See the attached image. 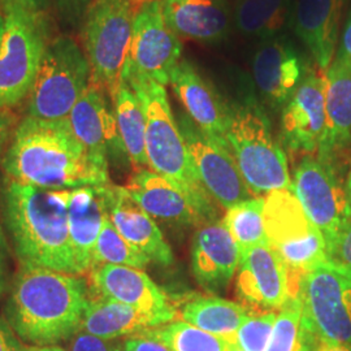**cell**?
<instances>
[{
  "label": "cell",
  "mask_w": 351,
  "mask_h": 351,
  "mask_svg": "<svg viewBox=\"0 0 351 351\" xmlns=\"http://www.w3.org/2000/svg\"><path fill=\"white\" fill-rule=\"evenodd\" d=\"M294 0H237L233 23L242 36L261 40L276 37L289 25Z\"/></svg>",
  "instance_id": "f1b7e54d"
},
{
  "label": "cell",
  "mask_w": 351,
  "mask_h": 351,
  "mask_svg": "<svg viewBox=\"0 0 351 351\" xmlns=\"http://www.w3.org/2000/svg\"><path fill=\"white\" fill-rule=\"evenodd\" d=\"M335 60L351 66V11L339 38V46L336 51Z\"/></svg>",
  "instance_id": "b9f144b4"
},
{
  "label": "cell",
  "mask_w": 351,
  "mask_h": 351,
  "mask_svg": "<svg viewBox=\"0 0 351 351\" xmlns=\"http://www.w3.org/2000/svg\"><path fill=\"white\" fill-rule=\"evenodd\" d=\"M297 351H351V345H342L322 339L303 326L301 320V332Z\"/></svg>",
  "instance_id": "74e56055"
},
{
  "label": "cell",
  "mask_w": 351,
  "mask_h": 351,
  "mask_svg": "<svg viewBox=\"0 0 351 351\" xmlns=\"http://www.w3.org/2000/svg\"><path fill=\"white\" fill-rule=\"evenodd\" d=\"M108 217L120 236L150 261L162 265L173 263V252L154 217L129 195L125 188L108 185Z\"/></svg>",
  "instance_id": "cb8c5ba5"
},
{
  "label": "cell",
  "mask_w": 351,
  "mask_h": 351,
  "mask_svg": "<svg viewBox=\"0 0 351 351\" xmlns=\"http://www.w3.org/2000/svg\"><path fill=\"white\" fill-rule=\"evenodd\" d=\"M346 0H294L289 26L324 73L333 63Z\"/></svg>",
  "instance_id": "ac0fdd59"
},
{
  "label": "cell",
  "mask_w": 351,
  "mask_h": 351,
  "mask_svg": "<svg viewBox=\"0 0 351 351\" xmlns=\"http://www.w3.org/2000/svg\"><path fill=\"white\" fill-rule=\"evenodd\" d=\"M113 351H124V348L123 346H114Z\"/></svg>",
  "instance_id": "f907efd6"
},
{
  "label": "cell",
  "mask_w": 351,
  "mask_h": 351,
  "mask_svg": "<svg viewBox=\"0 0 351 351\" xmlns=\"http://www.w3.org/2000/svg\"><path fill=\"white\" fill-rule=\"evenodd\" d=\"M88 301V285L80 275L21 267L7 303V323L27 343L51 346L81 329Z\"/></svg>",
  "instance_id": "7a4b0ae2"
},
{
  "label": "cell",
  "mask_w": 351,
  "mask_h": 351,
  "mask_svg": "<svg viewBox=\"0 0 351 351\" xmlns=\"http://www.w3.org/2000/svg\"><path fill=\"white\" fill-rule=\"evenodd\" d=\"M265 234L269 247L300 277L328 263L326 242L291 190H274L263 197Z\"/></svg>",
  "instance_id": "ba28073f"
},
{
  "label": "cell",
  "mask_w": 351,
  "mask_h": 351,
  "mask_svg": "<svg viewBox=\"0 0 351 351\" xmlns=\"http://www.w3.org/2000/svg\"><path fill=\"white\" fill-rule=\"evenodd\" d=\"M182 40L165 24L162 1L142 0L134 14L126 75H143L167 86L182 60Z\"/></svg>",
  "instance_id": "7c38bea8"
},
{
  "label": "cell",
  "mask_w": 351,
  "mask_h": 351,
  "mask_svg": "<svg viewBox=\"0 0 351 351\" xmlns=\"http://www.w3.org/2000/svg\"><path fill=\"white\" fill-rule=\"evenodd\" d=\"M126 191L151 217L178 226H195L210 216L175 182L150 169H138Z\"/></svg>",
  "instance_id": "d6986e66"
},
{
  "label": "cell",
  "mask_w": 351,
  "mask_h": 351,
  "mask_svg": "<svg viewBox=\"0 0 351 351\" xmlns=\"http://www.w3.org/2000/svg\"><path fill=\"white\" fill-rule=\"evenodd\" d=\"M251 69L259 94L275 108L288 103L310 72L294 43L282 33L259 43Z\"/></svg>",
  "instance_id": "2e32d148"
},
{
  "label": "cell",
  "mask_w": 351,
  "mask_h": 351,
  "mask_svg": "<svg viewBox=\"0 0 351 351\" xmlns=\"http://www.w3.org/2000/svg\"><path fill=\"white\" fill-rule=\"evenodd\" d=\"M326 132V78L324 75L310 71L284 106L282 142L293 154L319 155Z\"/></svg>",
  "instance_id": "9a60e30c"
},
{
  "label": "cell",
  "mask_w": 351,
  "mask_h": 351,
  "mask_svg": "<svg viewBox=\"0 0 351 351\" xmlns=\"http://www.w3.org/2000/svg\"><path fill=\"white\" fill-rule=\"evenodd\" d=\"M165 24L177 37L215 45L228 38L233 11L226 0H160Z\"/></svg>",
  "instance_id": "7402d4cb"
},
{
  "label": "cell",
  "mask_w": 351,
  "mask_h": 351,
  "mask_svg": "<svg viewBox=\"0 0 351 351\" xmlns=\"http://www.w3.org/2000/svg\"><path fill=\"white\" fill-rule=\"evenodd\" d=\"M169 85L193 123L207 136L228 146L229 108L197 68L188 60H181L172 73Z\"/></svg>",
  "instance_id": "44dd1931"
},
{
  "label": "cell",
  "mask_w": 351,
  "mask_h": 351,
  "mask_svg": "<svg viewBox=\"0 0 351 351\" xmlns=\"http://www.w3.org/2000/svg\"><path fill=\"white\" fill-rule=\"evenodd\" d=\"M16 124V116L13 114L11 108H0V156L7 146L8 141L13 136Z\"/></svg>",
  "instance_id": "7bdbcfd3"
},
{
  "label": "cell",
  "mask_w": 351,
  "mask_h": 351,
  "mask_svg": "<svg viewBox=\"0 0 351 351\" xmlns=\"http://www.w3.org/2000/svg\"><path fill=\"white\" fill-rule=\"evenodd\" d=\"M3 169L8 180L50 190L110 184L108 164L90 155L68 117L42 120L26 116L14 129Z\"/></svg>",
  "instance_id": "6da1fadb"
},
{
  "label": "cell",
  "mask_w": 351,
  "mask_h": 351,
  "mask_svg": "<svg viewBox=\"0 0 351 351\" xmlns=\"http://www.w3.org/2000/svg\"><path fill=\"white\" fill-rule=\"evenodd\" d=\"M4 30H5V17H4L3 13H0V47H1V43H3Z\"/></svg>",
  "instance_id": "7dc6e473"
},
{
  "label": "cell",
  "mask_w": 351,
  "mask_h": 351,
  "mask_svg": "<svg viewBox=\"0 0 351 351\" xmlns=\"http://www.w3.org/2000/svg\"><path fill=\"white\" fill-rule=\"evenodd\" d=\"M108 185L69 191L68 226L77 275L88 274L101 228L108 219Z\"/></svg>",
  "instance_id": "ffe728a7"
},
{
  "label": "cell",
  "mask_w": 351,
  "mask_h": 351,
  "mask_svg": "<svg viewBox=\"0 0 351 351\" xmlns=\"http://www.w3.org/2000/svg\"><path fill=\"white\" fill-rule=\"evenodd\" d=\"M328 263L351 274V220L326 242Z\"/></svg>",
  "instance_id": "d590c367"
},
{
  "label": "cell",
  "mask_w": 351,
  "mask_h": 351,
  "mask_svg": "<svg viewBox=\"0 0 351 351\" xmlns=\"http://www.w3.org/2000/svg\"><path fill=\"white\" fill-rule=\"evenodd\" d=\"M24 351H66L63 348L51 345V346H33V348H26Z\"/></svg>",
  "instance_id": "bcb514c9"
},
{
  "label": "cell",
  "mask_w": 351,
  "mask_h": 351,
  "mask_svg": "<svg viewBox=\"0 0 351 351\" xmlns=\"http://www.w3.org/2000/svg\"><path fill=\"white\" fill-rule=\"evenodd\" d=\"M180 129L194 171L207 194L223 208L254 198L243 181L229 146L207 136L190 117H182Z\"/></svg>",
  "instance_id": "4fadbf2b"
},
{
  "label": "cell",
  "mask_w": 351,
  "mask_h": 351,
  "mask_svg": "<svg viewBox=\"0 0 351 351\" xmlns=\"http://www.w3.org/2000/svg\"><path fill=\"white\" fill-rule=\"evenodd\" d=\"M107 95L99 85L90 81L86 91L68 116L75 137L93 158L104 164H108V151H125L119 134L114 110L107 101Z\"/></svg>",
  "instance_id": "603a6c76"
},
{
  "label": "cell",
  "mask_w": 351,
  "mask_h": 351,
  "mask_svg": "<svg viewBox=\"0 0 351 351\" xmlns=\"http://www.w3.org/2000/svg\"><path fill=\"white\" fill-rule=\"evenodd\" d=\"M113 349L114 346L110 345L108 341L88 335L86 332L78 333L71 345V351H113Z\"/></svg>",
  "instance_id": "60d3db41"
},
{
  "label": "cell",
  "mask_w": 351,
  "mask_h": 351,
  "mask_svg": "<svg viewBox=\"0 0 351 351\" xmlns=\"http://www.w3.org/2000/svg\"><path fill=\"white\" fill-rule=\"evenodd\" d=\"M348 193H349V198H350V203H351V172L350 175H349V180H348Z\"/></svg>",
  "instance_id": "c3c4849f"
},
{
  "label": "cell",
  "mask_w": 351,
  "mask_h": 351,
  "mask_svg": "<svg viewBox=\"0 0 351 351\" xmlns=\"http://www.w3.org/2000/svg\"><path fill=\"white\" fill-rule=\"evenodd\" d=\"M0 351H24L8 323L0 319Z\"/></svg>",
  "instance_id": "ee69618b"
},
{
  "label": "cell",
  "mask_w": 351,
  "mask_h": 351,
  "mask_svg": "<svg viewBox=\"0 0 351 351\" xmlns=\"http://www.w3.org/2000/svg\"><path fill=\"white\" fill-rule=\"evenodd\" d=\"M93 1L94 0H53L59 20L72 29L82 26Z\"/></svg>",
  "instance_id": "8d00e7d4"
},
{
  "label": "cell",
  "mask_w": 351,
  "mask_h": 351,
  "mask_svg": "<svg viewBox=\"0 0 351 351\" xmlns=\"http://www.w3.org/2000/svg\"><path fill=\"white\" fill-rule=\"evenodd\" d=\"M138 1H142V0H138Z\"/></svg>",
  "instance_id": "816d5d0a"
},
{
  "label": "cell",
  "mask_w": 351,
  "mask_h": 351,
  "mask_svg": "<svg viewBox=\"0 0 351 351\" xmlns=\"http://www.w3.org/2000/svg\"><path fill=\"white\" fill-rule=\"evenodd\" d=\"M226 142L254 197L291 190L288 158L271 133L269 121L254 99L229 108Z\"/></svg>",
  "instance_id": "5b68a950"
},
{
  "label": "cell",
  "mask_w": 351,
  "mask_h": 351,
  "mask_svg": "<svg viewBox=\"0 0 351 351\" xmlns=\"http://www.w3.org/2000/svg\"><path fill=\"white\" fill-rule=\"evenodd\" d=\"M90 81L86 53L75 39L69 36L51 39L27 97V116L42 120L68 117Z\"/></svg>",
  "instance_id": "52a82bcc"
},
{
  "label": "cell",
  "mask_w": 351,
  "mask_h": 351,
  "mask_svg": "<svg viewBox=\"0 0 351 351\" xmlns=\"http://www.w3.org/2000/svg\"><path fill=\"white\" fill-rule=\"evenodd\" d=\"M297 298L303 326L322 339L351 345V274L323 264L302 276Z\"/></svg>",
  "instance_id": "30bf717a"
},
{
  "label": "cell",
  "mask_w": 351,
  "mask_h": 351,
  "mask_svg": "<svg viewBox=\"0 0 351 351\" xmlns=\"http://www.w3.org/2000/svg\"><path fill=\"white\" fill-rule=\"evenodd\" d=\"M229 351H242V350H241V349H239V348H237V346H236V345H233V343H232V345H230V348H229Z\"/></svg>",
  "instance_id": "681fc988"
},
{
  "label": "cell",
  "mask_w": 351,
  "mask_h": 351,
  "mask_svg": "<svg viewBox=\"0 0 351 351\" xmlns=\"http://www.w3.org/2000/svg\"><path fill=\"white\" fill-rule=\"evenodd\" d=\"M123 348L124 351H171L162 341L152 337L147 330L125 339Z\"/></svg>",
  "instance_id": "ab89813d"
},
{
  "label": "cell",
  "mask_w": 351,
  "mask_h": 351,
  "mask_svg": "<svg viewBox=\"0 0 351 351\" xmlns=\"http://www.w3.org/2000/svg\"><path fill=\"white\" fill-rule=\"evenodd\" d=\"M125 81L138 97L145 114L146 155L150 171L175 182L211 217L215 215L211 197L194 171L165 86L134 73L126 75Z\"/></svg>",
  "instance_id": "277c9868"
},
{
  "label": "cell",
  "mask_w": 351,
  "mask_h": 351,
  "mask_svg": "<svg viewBox=\"0 0 351 351\" xmlns=\"http://www.w3.org/2000/svg\"><path fill=\"white\" fill-rule=\"evenodd\" d=\"M147 332L162 341L171 351H229L232 345L226 339L213 336L186 322L173 320Z\"/></svg>",
  "instance_id": "1f68e13d"
},
{
  "label": "cell",
  "mask_w": 351,
  "mask_h": 351,
  "mask_svg": "<svg viewBox=\"0 0 351 351\" xmlns=\"http://www.w3.org/2000/svg\"><path fill=\"white\" fill-rule=\"evenodd\" d=\"M326 132L317 156L332 160L351 146V66L333 60L324 72Z\"/></svg>",
  "instance_id": "4316f807"
},
{
  "label": "cell",
  "mask_w": 351,
  "mask_h": 351,
  "mask_svg": "<svg viewBox=\"0 0 351 351\" xmlns=\"http://www.w3.org/2000/svg\"><path fill=\"white\" fill-rule=\"evenodd\" d=\"M114 117L125 154L138 169L149 167L146 155V121L138 97L124 81L113 99Z\"/></svg>",
  "instance_id": "f546056e"
},
{
  "label": "cell",
  "mask_w": 351,
  "mask_h": 351,
  "mask_svg": "<svg viewBox=\"0 0 351 351\" xmlns=\"http://www.w3.org/2000/svg\"><path fill=\"white\" fill-rule=\"evenodd\" d=\"M90 278L99 295L128 304L141 313L156 316L167 324L175 320L173 306L142 269L101 264L90 269Z\"/></svg>",
  "instance_id": "e0dca14e"
},
{
  "label": "cell",
  "mask_w": 351,
  "mask_h": 351,
  "mask_svg": "<svg viewBox=\"0 0 351 351\" xmlns=\"http://www.w3.org/2000/svg\"><path fill=\"white\" fill-rule=\"evenodd\" d=\"M0 47V108H12L29 97L51 40L47 14L11 12Z\"/></svg>",
  "instance_id": "9c48e42d"
},
{
  "label": "cell",
  "mask_w": 351,
  "mask_h": 351,
  "mask_svg": "<svg viewBox=\"0 0 351 351\" xmlns=\"http://www.w3.org/2000/svg\"><path fill=\"white\" fill-rule=\"evenodd\" d=\"M149 263L150 259L123 239L108 217L101 228L94 249L93 267L101 264H112L143 271Z\"/></svg>",
  "instance_id": "d6a6232c"
},
{
  "label": "cell",
  "mask_w": 351,
  "mask_h": 351,
  "mask_svg": "<svg viewBox=\"0 0 351 351\" xmlns=\"http://www.w3.org/2000/svg\"><path fill=\"white\" fill-rule=\"evenodd\" d=\"M7 264H8V246L5 242L4 233L0 228V293L7 284Z\"/></svg>",
  "instance_id": "f6af8a7d"
},
{
  "label": "cell",
  "mask_w": 351,
  "mask_h": 351,
  "mask_svg": "<svg viewBox=\"0 0 351 351\" xmlns=\"http://www.w3.org/2000/svg\"><path fill=\"white\" fill-rule=\"evenodd\" d=\"M181 316L189 324L233 343L239 326L250 316V311L236 302L206 297L188 302Z\"/></svg>",
  "instance_id": "83f0119b"
},
{
  "label": "cell",
  "mask_w": 351,
  "mask_h": 351,
  "mask_svg": "<svg viewBox=\"0 0 351 351\" xmlns=\"http://www.w3.org/2000/svg\"><path fill=\"white\" fill-rule=\"evenodd\" d=\"M293 193L308 219L324 236L333 239L351 220V203L332 160L317 155L303 156L293 176Z\"/></svg>",
  "instance_id": "8fae6325"
},
{
  "label": "cell",
  "mask_w": 351,
  "mask_h": 351,
  "mask_svg": "<svg viewBox=\"0 0 351 351\" xmlns=\"http://www.w3.org/2000/svg\"><path fill=\"white\" fill-rule=\"evenodd\" d=\"M138 0H94L82 24L85 53L91 82L99 85L113 101L125 81Z\"/></svg>",
  "instance_id": "8992f818"
},
{
  "label": "cell",
  "mask_w": 351,
  "mask_h": 351,
  "mask_svg": "<svg viewBox=\"0 0 351 351\" xmlns=\"http://www.w3.org/2000/svg\"><path fill=\"white\" fill-rule=\"evenodd\" d=\"M221 223L239 245L241 254L255 246L269 245L264 228L263 197H254L229 207Z\"/></svg>",
  "instance_id": "4dcf8cb0"
},
{
  "label": "cell",
  "mask_w": 351,
  "mask_h": 351,
  "mask_svg": "<svg viewBox=\"0 0 351 351\" xmlns=\"http://www.w3.org/2000/svg\"><path fill=\"white\" fill-rule=\"evenodd\" d=\"M301 320V302L298 298H290L277 314L265 351H297Z\"/></svg>",
  "instance_id": "836d02e7"
},
{
  "label": "cell",
  "mask_w": 351,
  "mask_h": 351,
  "mask_svg": "<svg viewBox=\"0 0 351 351\" xmlns=\"http://www.w3.org/2000/svg\"><path fill=\"white\" fill-rule=\"evenodd\" d=\"M277 313L250 314L239 326L233 345L242 351H265L271 339Z\"/></svg>",
  "instance_id": "e575fe53"
},
{
  "label": "cell",
  "mask_w": 351,
  "mask_h": 351,
  "mask_svg": "<svg viewBox=\"0 0 351 351\" xmlns=\"http://www.w3.org/2000/svg\"><path fill=\"white\" fill-rule=\"evenodd\" d=\"M69 191L38 188L5 178L4 221L21 267L77 275L68 226Z\"/></svg>",
  "instance_id": "3957f363"
},
{
  "label": "cell",
  "mask_w": 351,
  "mask_h": 351,
  "mask_svg": "<svg viewBox=\"0 0 351 351\" xmlns=\"http://www.w3.org/2000/svg\"><path fill=\"white\" fill-rule=\"evenodd\" d=\"M241 250L220 221L202 226L191 249V268L203 288H226L237 272Z\"/></svg>",
  "instance_id": "d4e9b609"
},
{
  "label": "cell",
  "mask_w": 351,
  "mask_h": 351,
  "mask_svg": "<svg viewBox=\"0 0 351 351\" xmlns=\"http://www.w3.org/2000/svg\"><path fill=\"white\" fill-rule=\"evenodd\" d=\"M49 0H0V13L11 12L29 14H46Z\"/></svg>",
  "instance_id": "f35d334b"
},
{
  "label": "cell",
  "mask_w": 351,
  "mask_h": 351,
  "mask_svg": "<svg viewBox=\"0 0 351 351\" xmlns=\"http://www.w3.org/2000/svg\"><path fill=\"white\" fill-rule=\"evenodd\" d=\"M164 324L167 323L156 316L141 313L128 304L97 294L88 295L80 330L110 341L132 337Z\"/></svg>",
  "instance_id": "484cf974"
},
{
  "label": "cell",
  "mask_w": 351,
  "mask_h": 351,
  "mask_svg": "<svg viewBox=\"0 0 351 351\" xmlns=\"http://www.w3.org/2000/svg\"><path fill=\"white\" fill-rule=\"evenodd\" d=\"M236 293L250 314L278 313L291 298L288 268L269 245L241 254Z\"/></svg>",
  "instance_id": "5bb4252c"
}]
</instances>
